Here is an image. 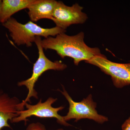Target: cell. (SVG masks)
<instances>
[{"label":"cell","instance_id":"cell-12","mask_svg":"<svg viewBox=\"0 0 130 130\" xmlns=\"http://www.w3.org/2000/svg\"><path fill=\"white\" fill-rule=\"evenodd\" d=\"M122 130H130V117L124 121L121 126Z\"/></svg>","mask_w":130,"mask_h":130},{"label":"cell","instance_id":"cell-13","mask_svg":"<svg viewBox=\"0 0 130 130\" xmlns=\"http://www.w3.org/2000/svg\"><path fill=\"white\" fill-rule=\"evenodd\" d=\"M2 1L0 0V11L1 9L2 6Z\"/></svg>","mask_w":130,"mask_h":130},{"label":"cell","instance_id":"cell-5","mask_svg":"<svg viewBox=\"0 0 130 130\" xmlns=\"http://www.w3.org/2000/svg\"><path fill=\"white\" fill-rule=\"evenodd\" d=\"M57 100V98H49L44 102H42L40 100L36 105H31L27 103L25 104L26 108V110L19 111V116L13 119L11 121V123H16L21 121H24L25 124L28 121V118L35 116L40 118H54L57 119V122L65 126H70L71 125L64 120L63 116H61L58 113L63 110L64 107L61 106L57 108L52 107V105Z\"/></svg>","mask_w":130,"mask_h":130},{"label":"cell","instance_id":"cell-14","mask_svg":"<svg viewBox=\"0 0 130 130\" xmlns=\"http://www.w3.org/2000/svg\"><path fill=\"white\" fill-rule=\"evenodd\" d=\"M55 130H64L63 129H61V128H60V129H57Z\"/></svg>","mask_w":130,"mask_h":130},{"label":"cell","instance_id":"cell-10","mask_svg":"<svg viewBox=\"0 0 130 130\" xmlns=\"http://www.w3.org/2000/svg\"><path fill=\"white\" fill-rule=\"evenodd\" d=\"M37 0H3L0 11V22L6 23L13 14L22 9L28 8Z\"/></svg>","mask_w":130,"mask_h":130},{"label":"cell","instance_id":"cell-8","mask_svg":"<svg viewBox=\"0 0 130 130\" xmlns=\"http://www.w3.org/2000/svg\"><path fill=\"white\" fill-rule=\"evenodd\" d=\"M16 97H11L3 91H0V130L4 127H11L8 124L19 116V111L24 110Z\"/></svg>","mask_w":130,"mask_h":130},{"label":"cell","instance_id":"cell-7","mask_svg":"<svg viewBox=\"0 0 130 130\" xmlns=\"http://www.w3.org/2000/svg\"><path fill=\"white\" fill-rule=\"evenodd\" d=\"M83 9V7L77 3L68 6L62 2H58L54 9L52 20L56 26L64 30L72 25L84 24L88 17L82 11Z\"/></svg>","mask_w":130,"mask_h":130},{"label":"cell","instance_id":"cell-11","mask_svg":"<svg viewBox=\"0 0 130 130\" xmlns=\"http://www.w3.org/2000/svg\"><path fill=\"white\" fill-rule=\"evenodd\" d=\"M26 130H47L45 126L40 123H32L30 124Z\"/></svg>","mask_w":130,"mask_h":130},{"label":"cell","instance_id":"cell-1","mask_svg":"<svg viewBox=\"0 0 130 130\" xmlns=\"http://www.w3.org/2000/svg\"><path fill=\"white\" fill-rule=\"evenodd\" d=\"M84 38L83 32L73 36L60 33L55 37H49L42 40V46L45 50L56 51L61 58H72L74 64L77 66L82 61H87L95 56L102 55L98 48L89 47L85 42Z\"/></svg>","mask_w":130,"mask_h":130},{"label":"cell","instance_id":"cell-6","mask_svg":"<svg viewBox=\"0 0 130 130\" xmlns=\"http://www.w3.org/2000/svg\"><path fill=\"white\" fill-rule=\"evenodd\" d=\"M100 68L102 71L111 78L114 85L122 88L130 85V63H115L108 60L104 55L93 57L85 61Z\"/></svg>","mask_w":130,"mask_h":130},{"label":"cell","instance_id":"cell-2","mask_svg":"<svg viewBox=\"0 0 130 130\" xmlns=\"http://www.w3.org/2000/svg\"><path fill=\"white\" fill-rule=\"evenodd\" d=\"M2 25L9 30L10 36L16 44L18 46L26 45L27 47L32 46L36 37H43L47 38L65 33L66 31L57 26L43 28L31 21L27 23L22 24L12 17L2 24Z\"/></svg>","mask_w":130,"mask_h":130},{"label":"cell","instance_id":"cell-9","mask_svg":"<svg viewBox=\"0 0 130 130\" xmlns=\"http://www.w3.org/2000/svg\"><path fill=\"white\" fill-rule=\"evenodd\" d=\"M57 2L55 0H37L28 8V14L31 21L37 22L44 19L52 20Z\"/></svg>","mask_w":130,"mask_h":130},{"label":"cell","instance_id":"cell-3","mask_svg":"<svg viewBox=\"0 0 130 130\" xmlns=\"http://www.w3.org/2000/svg\"><path fill=\"white\" fill-rule=\"evenodd\" d=\"M42 40L40 36L36 37L35 39V42L38 49L39 56L37 60L34 64L31 77L18 83L19 86H26L28 90L26 98L21 102V105L23 107H24L25 104L26 103H30L31 98H38L37 92L35 89V85L43 73L49 70L63 71L67 68V65L62 63L61 61H56L53 62L46 57L42 46Z\"/></svg>","mask_w":130,"mask_h":130},{"label":"cell","instance_id":"cell-4","mask_svg":"<svg viewBox=\"0 0 130 130\" xmlns=\"http://www.w3.org/2000/svg\"><path fill=\"white\" fill-rule=\"evenodd\" d=\"M63 87V91L59 90L64 96L69 104L68 112L66 116H63L65 121L74 119L77 122L82 119H87L102 124L108 121L107 117L98 113L96 103L93 101L92 95H89L80 102H76Z\"/></svg>","mask_w":130,"mask_h":130}]
</instances>
